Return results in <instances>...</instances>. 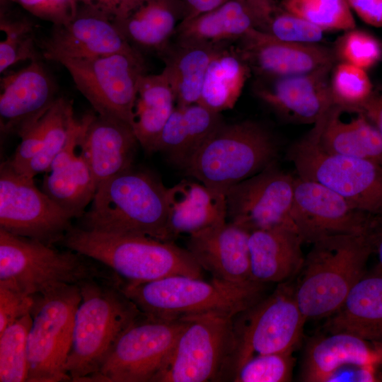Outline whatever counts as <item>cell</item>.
Listing matches in <instances>:
<instances>
[{
  "label": "cell",
  "instance_id": "cell-1",
  "mask_svg": "<svg viewBox=\"0 0 382 382\" xmlns=\"http://www.w3.org/2000/svg\"><path fill=\"white\" fill-rule=\"evenodd\" d=\"M121 282L115 275L78 284L81 299L65 366L71 381H91L121 335L143 315Z\"/></svg>",
  "mask_w": 382,
  "mask_h": 382
},
{
  "label": "cell",
  "instance_id": "cell-2",
  "mask_svg": "<svg viewBox=\"0 0 382 382\" xmlns=\"http://www.w3.org/2000/svg\"><path fill=\"white\" fill-rule=\"evenodd\" d=\"M81 218L79 227L83 229L171 241L167 187L132 168L100 183L90 209Z\"/></svg>",
  "mask_w": 382,
  "mask_h": 382
},
{
  "label": "cell",
  "instance_id": "cell-3",
  "mask_svg": "<svg viewBox=\"0 0 382 382\" xmlns=\"http://www.w3.org/2000/svg\"><path fill=\"white\" fill-rule=\"evenodd\" d=\"M108 267L123 285L137 284L172 275L202 277V267L187 249L172 241L99 232L72 226L61 241Z\"/></svg>",
  "mask_w": 382,
  "mask_h": 382
},
{
  "label": "cell",
  "instance_id": "cell-4",
  "mask_svg": "<svg viewBox=\"0 0 382 382\" xmlns=\"http://www.w3.org/2000/svg\"><path fill=\"white\" fill-rule=\"evenodd\" d=\"M264 284L172 275L122 287L146 316L178 320L208 313L234 318L262 299Z\"/></svg>",
  "mask_w": 382,
  "mask_h": 382
},
{
  "label": "cell",
  "instance_id": "cell-5",
  "mask_svg": "<svg viewBox=\"0 0 382 382\" xmlns=\"http://www.w3.org/2000/svg\"><path fill=\"white\" fill-rule=\"evenodd\" d=\"M371 254L366 233L330 236L313 243L294 285L295 299L306 321L327 318L340 307L366 272Z\"/></svg>",
  "mask_w": 382,
  "mask_h": 382
},
{
  "label": "cell",
  "instance_id": "cell-6",
  "mask_svg": "<svg viewBox=\"0 0 382 382\" xmlns=\"http://www.w3.org/2000/svg\"><path fill=\"white\" fill-rule=\"evenodd\" d=\"M277 153L275 140L260 124L223 122L183 167L204 185L226 192L275 163Z\"/></svg>",
  "mask_w": 382,
  "mask_h": 382
},
{
  "label": "cell",
  "instance_id": "cell-7",
  "mask_svg": "<svg viewBox=\"0 0 382 382\" xmlns=\"http://www.w3.org/2000/svg\"><path fill=\"white\" fill-rule=\"evenodd\" d=\"M28 337L27 382L71 381L65 366L81 299L77 284H59L33 294Z\"/></svg>",
  "mask_w": 382,
  "mask_h": 382
},
{
  "label": "cell",
  "instance_id": "cell-8",
  "mask_svg": "<svg viewBox=\"0 0 382 382\" xmlns=\"http://www.w3.org/2000/svg\"><path fill=\"white\" fill-rule=\"evenodd\" d=\"M87 257L59 251L39 241L0 228V284L33 295L59 284H79L116 275L101 270Z\"/></svg>",
  "mask_w": 382,
  "mask_h": 382
},
{
  "label": "cell",
  "instance_id": "cell-9",
  "mask_svg": "<svg viewBox=\"0 0 382 382\" xmlns=\"http://www.w3.org/2000/svg\"><path fill=\"white\" fill-rule=\"evenodd\" d=\"M183 318L185 325L153 382L229 378L235 345L233 318L208 313Z\"/></svg>",
  "mask_w": 382,
  "mask_h": 382
},
{
  "label": "cell",
  "instance_id": "cell-10",
  "mask_svg": "<svg viewBox=\"0 0 382 382\" xmlns=\"http://www.w3.org/2000/svg\"><path fill=\"white\" fill-rule=\"evenodd\" d=\"M306 322L294 286L284 282L270 296L236 315L229 378L255 355L294 351Z\"/></svg>",
  "mask_w": 382,
  "mask_h": 382
},
{
  "label": "cell",
  "instance_id": "cell-11",
  "mask_svg": "<svg viewBox=\"0 0 382 382\" xmlns=\"http://www.w3.org/2000/svg\"><path fill=\"white\" fill-rule=\"evenodd\" d=\"M287 158L297 176L325 186L362 212L382 214L381 166L325 151L308 134L290 147Z\"/></svg>",
  "mask_w": 382,
  "mask_h": 382
},
{
  "label": "cell",
  "instance_id": "cell-12",
  "mask_svg": "<svg viewBox=\"0 0 382 382\" xmlns=\"http://www.w3.org/2000/svg\"><path fill=\"white\" fill-rule=\"evenodd\" d=\"M57 62L70 74L76 88L98 114L120 120L132 127L142 57L115 54L91 58H62Z\"/></svg>",
  "mask_w": 382,
  "mask_h": 382
},
{
  "label": "cell",
  "instance_id": "cell-13",
  "mask_svg": "<svg viewBox=\"0 0 382 382\" xmlns=\"http://www.w3.org/2000/svg\"><path fill=\"white\" fill-rule=\"evenodd\" d=\"M185 325L144 313L119 337L91 381L153 382Z\"/></svg>",
  "mask_w": 382,
  "mask_h": 382
},
{
  "label": "cell",
  "instance_id": "cell-14",
  "mask_svg": "<svg viewBox=\"0 0 382 382\" xmlns=\"http://www.w3.org/2000/svg\"><path fill=\"white\" fill-rule=\"evenodd\" d=\"M74 217L42 190L33 178L0 166V228L52 245L61 242Z\"/></svg>",
  "mask_w": 382,
  "mask_h": 382
},
{
  "label": "cell",
  "instance_id": "cell-15",
  "mask_svg": "<svg viewBox=\"0 0 382 382\" xmlns=\"http://www.w3.org/2000/svg\"><path fill=\"white\" fill-rule=\"evenodd\" d=\"M294 178L274 163L231 186L226 192L227 219L250 233L279 227L296 230L291 218Z\"/></svg>",
  "mask_w": 382,
  "mask_h": 382
},
{
  "label": "cell",
  "instance_id": "cell-16",
  "mask_svg": "<svg viewBox=\"0 0 382 382\" xmlns=\"http://www.w3.org/2000/svg\"><path fill=\"white\" fill-rule=\"evenodd\" d=\"M371 215L313 180L294 178L291 218L303 243L330 236L365 234Z\"/></svg>",
  "mask_w": 382,
  "mask_h": 382
},
{
  "label": "cell",
  "instance_id": "cell-17",
  "mask_svg": "<svg viewBox=\"0 0 382 382\" xmlns=\"http://www.w3.org/2000/svg\"><path fill=\"white\" fill-rule=\"evenodd\" d=\"M115 54L141 57L123 35L111 15L84 4L78 5L68 22L54 25L50 36L43 42V56L55 62L62 58Z\"/></svg>",
  "mask_w": 382,
  "mask_h": 382
},
{
  "label": "cell",
  "instance_id": "cell-18",
  "mask_svg": "<svg viewBox=\"0 0 382 382\" xmlns=\"http://www.w3.org/2000/svg\"><path fill=\"white\" fill-rule=\"evenodd\" d=\"M334 65L296 75L262 76L255 93L288 122L313 125L334 102L330 86Z\"/></svg>",
  "mask_w": 382,
  "mask_h": 382
},
{
  "label": "cell",
  "instance_id": "cell-19",
  "mask_svg": "<svg viewBox=\"0 0 382 382\" xmlns=\"http://www.w3.org/2000/svg\"><path fill=\"white\" fill-rule=\"evenodd\" d=\"M240 41L238 52L250 70L261 76L305 74L337 62L333 49L318 43L281 40L255 28Z\"/></svg>",
  "mask_w": 382,
  "mask_h": 382
},
{
  "label": "cell",
  "instance_id": "cell-20",
  "mask_svg": "<svg viewBox=\"0 0 382 382\" xmlns=\"http://www.w3.org/2000/svg\"><path fill=\"white\" fill-rule=\"evenodd\" d=\"M307 134L325 151L382 166V137L359 107L333 102Z\"/></svg>",
  "mask_w": 382,
  "mask_h": 382
},
{
  "label": "cell",
  "instance_id": "cell-21",
  "mask_svg": "<svg viewBox=\"0 0 382 382\" xmlns=\"http://www.w3.org/2000/svg\"><path fill=\"white\" fill-rule=\"evenodd\" d=\"M249 236L243 227L226 221L189 235L187 250L214 278L243 283L252 280Z\"/></svg>",
  "mask_w": 382,
  "mask_h": 382
},
{
  "label": "cell",
  "instance_id": "cell-22",
  "mask_svg": "<svg viewBox=\"0 0 382 382\" xmlns=\"http://www.w3.org/2000/svg\"><path fill=\"white\" fill-rule=\"evenodd\" d=\"M55 100L47 70L37 59L32 60L1 79V130L18 134L40 119Z\"/></svg>",
  "mask_w": 382,
  "mask_h": 382
},
{
  "label": "cell",
  "instance_id": "cell-23",
  "mask_svg": "<svg viewBox=\"0 0 382 382\" xmlns=\"http://www.w3.org/2000/svg\"><path fill=\"white\" fill-rule=\"evenodd\" d=\"M83 132L81 124L74 126L45 175L42 189L74 218L83 216L97 188L81 146Z\"/></svg>",
  "mask_w": 382,
  "mask_h": 382
},
{
  "label": "cell",
  "instance_id": "cell-24",
  "mask_svg": "<svg viewBox=\"0 0 382 382\" xmlns=\"http://www.w3.org/2000/svg\"><path fill=\"white\" fill-rule=\"evenodd\" d=\"M138 141L127 123L108 116L90 115L81 146L98 185L132 168Z\"/></svg>",
  "mask_w": 382,
  "mask_h": 382
},
{
  "label": "cell",
  "instance_id": "cell-25",
  "mask_svg": "<svg viewBox=\"0 0 382 382\" xmlns=\"http://www.w3.org/2000/svg\"><path fill=\"white\" fill-rule=\"evenodd\" d=\"M382 362V345L347 332H328L311 338L304 349L300 379L327 382L337 369L347 364L376 365Z\"/></svg>",
  "mask_w": 382,
  "mask_h": 382
},
{
  "label": "cell",
  "instance_id": "cell-26",
  "mask_svg": "<svg viewBox=\"0 0 382 382\" xmlns=\"http://www.w3.org/2000/svg\"><path fill=\"white\" fill-rule=\"evenodd\" d=\"M167 204L171 241L227 221L226 192L200 182L185 180L167 188Z\"/></svg>",
  "mask_w": 382,
  "mask_h": 382
},
{
  "label": "cell",
  "instance_id": "cell-27",
  "mask_svg": "<svg viewBox=\"0 0 382 382\" xmlns=\"http://www.w3.org/2000/svg\"><path fill=\"white\" fill-rule=\"evenodd\" d=\"M325 332H347L382 345V269L366 272L323 326Z\"/></svg>",
  "mask_w": 382,
  "mask_h": 382
},
{
  "label": "cell",
  "instance_id": "cell-28",
  "mask_svg": "<svg viewBox=\"0 0 382 382\" xmlns=\"http://www.w3.org/2000/svg\"><path fill=\"white\" fill-rule=\"evenodd\" d=\"M298 231L279 227L250 233V279L265 284L282 283L299 274L305 257Z\"/></svg>",
  "mask_w": 382,
  "mask_h": 382
},
{
  "label": "cell",
  "instance_id": "cell-29",
  "mask_svg": "<svg viewBox=\"0 0 382 382\" xmlns=\"http://www.w3.org/2000/svg\"><path fill=\"white\" fill-rule=\"evenodd\" d=\"M186 13L183 0H141L114 21L133 47L162 54Z\"/></svg>",
  "mask_w": 382,
  "mask_h": 382
},
{
  "label": "cell",
  "instance_id": "cell-30",
  "mask_svg": "<svg viewBox=\"0 0 382 382\" xmlns=\"http://www.w3.org/2000/svg\"><path fill=\"white\" fill-rule=\"evenodd\" d=\"M223 122L220 113L199 103L176 105L160 134L155 152L165 153L183 166Z\"/></svg>",
  "mask_w": 382,
  "mask_h": 382
},
{
  "label": "cell",
  "instance_id": "cell-31",
  "mask_svg": "<svg viewBox=\"0 0 382 382\" xmlns=\"http://www.w3.org/2000/svg\"><path fill=\"white\" fill-rule=\"evenodd\" d=\"M224 44L177 41L162 54L163 72L174 91L176 105L199 103L207 67Z\"/></svg>",
  "mask_w": 382,
  "mask_h": 382
},
{
  "label": "cell",
  "instance_id": "cell-32",
  "mask_svg": "<svg viewBox=\"0 0 382 382\" xmlns=\"http://www.w3.org/2000/svg\"><path fill=\"white\" fill-rule=\"evenodd\" d=\"M175 106L174 91L163 71L141 76L132 129L138 143L146 152H155L160 134Z\"/></svg>",
  "mask_w": 382,
  "mask_h": 382
},
{
  "label": "cell",
  "instance_id": "cell-33",
  "mask_svg": "<svg viewBox=\"0 0 382 382\" xmlns=\"http://www.w3.org/2000/svg\"><path fill=\"white\" fill-rule=\"evenodd\" d=\"M250 71L238 50L223 45L207 67L199 103L216 113L233 108Z\"/></svg>",
  "mask_w": 382,
  "mask_h": 382
},
{
  "label": "cell",
  "instance_id": "cell-34",
  "mask_svg": "<svg viewBox=\"0 0 382 382\" xmlns=\"http://www.w3.org/2000/svg\"><path fill=\"white\" fill-rule=\"evenodd\" d=\"M253 28V21L241 0H228L212 11L181 22L175 33L178 41L216 45L240 40Z\"/></svg>",
  "mask_w": 382,
  "mask_h": 382
},
{
  "label": "cell",
  "instance_id": "cell-35",
  "mask_svg": "<svg viewBox=\"0 0 382 382\" xmlns=\"http://www.w3.org/2000/svg\"><path fill=\"white\" fill-rule=\"evenodd\" d=\"M256 30L274 37L301 42L318 43L323 31L299 18L276 0H241Z\"/></svg>",
  "mask_w": 382,
  "mask_h": 382
},
{
  "label": "cell",
  "instance_id": "cell-36",
  "mask_svg": "<svg viewBox=\"0 0 382 382\" xmlns=\"http://www.w3.org/2000/svg\"><path fill=\"white\" fill-rule=\"evenodd\" d=\"M44 134L41 149L30 161L23 173L31 178L47 172L66 144L77 122L71 103L64 98H56L42 116Z\"/></svg>",
  "mask_w": 382,
  "mask_h": 382
},
{
  "label": "cell",
  "instance_id": "cell-37",
  "mask_svg": "<svg viewBox=\"0 0 382 382\" xmlns=\"http://www.w3.org/2000/svg\"><path fill=\"white\" fill-rule=\"evenodd\" d=\"M289 13L320 30L335 31L356 28L347 0H282Z\"/></svg>",
  "mask_w": 382,
  "mask_h": 382
},
{
  "label": "cell",
  "instance_id": "cell-38",
  "mask_svg": "<svg viewBox=\"0 0 382 382\" xmlns=\"http://www.w3.org/2000/svg\"><path fill=\"white\" fill-rule=\"evenodd\" d=\"M30 313L0 332V381H26L28 376V337Z\"/></svg>",
  "mask_w": 382,
  "mask_h": 382
},
{
  "label": "cell",
  "instance_id": "cell-39",
  "mask_svg": "<svg viewBox=\"0 0 382 382\" xmlns=\"http://www.w3.org/2000/svg\"><path fill=\"white\" fill-rule=\"evenodd\" d=\"M330 86L335 103L350 106L359 107L374 92L366 70L340 62L332 69Z\"/></svg>",
  "mask_w": 382,
  "mask_h": 382
},
{
  "label": "cell",
  "instance_id": "cell-40",
  "mask_svg": "<svg viewBox=\"0 0 382 382\" xmlns=\"http://www.w3.org/2000/svg\"><path fill=\"white\" fill-rule=\"evenodd\" d=\"M293 351L255 355L235 373L236 382H287L291 379Z\"/></svg>",
  "mask_w": 382,
  "mask_h": 382
},
{
  "label": "cell",
  "instance_id": "cell-41",
  "mask_svg": "<svg viewBox=\"0 0 382 382\" xmlns=\"http://www.w3.org/2000/svg\"><path fill=\"white\" fill-rule=\"evenodd\" d=\"M332 49L337 61L366 71L376 66L382 57V47L378 39L356 28L345 31Z\"/></svg>",
  "mask_w": 382,
  "mask_h": 382
},
{
  "label": "cell",
  "instance_id": "cell-42",
  "mask_svg": "<svg viewBox=\"0 0 382 382\" xmlns=\"http://www.w3.org/2000/svg\"><path fill=\"white\" fill-rule=\"evenodd\" d=\"M0 29L4 34L0 41L1 73L19 62L37 59L30 23L1 18Z\"/></svg>",
  "mask_w": 382,
  "mask_h": 382
},
{
  "label": "cell",
  "instance_id": "cell-43",
  "mask_svg": "<svg viewBox=\"0 0 382 382\" xmlns=\"http://www.w3.org/2000/svg\"><path fill=\"white\" fill-rule=\"evenodd\" d=\"M33 295L0 284V332L18 319L30 313Z\"/></svg>",
  "mask_w": 382,
  "mask_h": 382
},
{
  "label": "cell",
  "instance_id": "cell-44",
  "mask_svg": "<svg viewBox=\"0 0 382 382\" xmlns=\"http://www.w3.org/2000/svg\"><path fill=\"white\" fill-rule=\"evenodd\" d=\"M34 16L54 25L68 22L75 14L77 0H15Z\"/></svg>",
  "mask_w": 382,
  "mask_h": 382
},
{
  "label": "cell",
  "instance_id": "cell-45",
  "mask_svg": "<svg viewBox=\"0 0 382 382\" xmlns=\"http://www.w3.org/2000/svg\"><path fill=\"white\" fill-rule=\"evenodd\" d=\"M42 116L18 133L21 142L13 157L6 161L18 173L23 172L41 149L44 134Z\"/></svg>",
  "mask_w": 382,
  "mask_h": 382
},
{
  "label": "cell",
  "instance_id": "cell-46",
  "mask_svg": "<svg viewBox=\"0 0 382 382\" xmlns=\"http://www.w3.org/2000/svg\"><path fill=\"white\" fill-rule=\"evenodd\" d=\"M377 368L376 365H345L334 371L327 382H378Z\"/></svg>",
  "mask_w": 382,
  "mask_h": 382
},
{
  "label": "cell",
  "instance_id": "cell-47",
  "mask_svg": "<svg viewBox=\"0 0 382 382\" xmlns=\"http://www.w3.org/2000/svg\"><path fill=\"white\" fill-rule=\"evenodd\" d=\"M352 11L366 24L382 28V0H347Z\"/></svg>",
  "mask_w": 382,
  "mask_h": 382
},
{
  "label": "cell",
  "instance_id": "cell-48",
  "mask_svg": "<svg viewBox=\"0 0 382 382\" xmlns=\"http://www.w3.org/2000/svg\"><path fill=\"white\" fill-rule=\"evenodd\" d=\"M79 3L98 8L113 18L121 16L141 0H77Z\"/></svg>",
  "mask_w": 382,
  "mask_h": 382
},
{
  "label": "cell",
  "instance_id": "cell-49",
  "mask_svg": "<svg viewBox=\"0 0 382 382\" xmlns=\"http://www.w3.org/2000/svg\"><path fill=\"white\" fill-rule=\"evenodd\" d=\"M372 254L376 255L382 269V214L371 215L366 233Z\"/></svg>",
  "mask_w": 382,
  "mask_h": 382
},
{
  "label": "cell",
  "instance_id": "cell-50",
  "mask_svg": "<svg viewBox=\"0 0 382 382\" xmlns=\"http://www.w3.org/2000/svg\"><path fill=\"white\" fill-rule=\"evenodd\" d=\"M359 108L382 137V93L374 91L371 97Z\"/></svg>",
  "mask_w": 382,
  "mask_h": 382
},
{
  "label": "cell",
  "instance_id": "cell-51",
  "mask_svg": "<svg viewBox=\"0 0 382 382\" xmlns=\"http://www.w3.org/2000/svg\"><path fill=\"white\" fill-rule=\"evenodd\" d=\"M228 0H183L186 6V16L181 22L191 19L212 11ZM180 22V23H181Z\"/></svg>",
  "mask_w": 382,
  "mask_h": 382
},
{
  "label": "cell",
  "instance_id": "cell-52",
  "mask_svg": "<svg viewBox=\"0 0 382 382\" xmlns=\"http://www.w3.org/2000/svg\"><path fill=\"white\" fill-rule=\"evenodd\" d=\"M377 375L379 382H382V362L378 366Z\"/></svg>",
  "mask_w": 382,
  "mask_h": 382
}]
</instances>
